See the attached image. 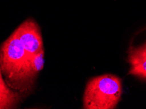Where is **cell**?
<instances>
[{
  "label": "cell",
  "instance_id": "7a4b0ae2",
  "mask_svg": "<svg viewBox=\"0 0 146 109\" xmlns=\"http://www.w3.org/2000/svg\"><path fill=\"white\" fill-rule=\"evenodd\" d=\"M121 80L117 76L104 74L88 81L84 94L86 109H113L121 100Z\"/></svg>",
  "mask_w": 146,
  "mask_h": 109
},
{
  "label": "cell",
  "instance_id": "277c9868",
  "mask_svg": "<svg viewBox=\"0 0 146 109\" xmlns=\"http://www.w3.org/2000/svg\"><path fill=\"white\" fill-rule=\"evenodd\" d=\"M128 61L130 65L129 73L146 80V43L130 48Z\"/></svg>",
  "mask_w": 146,
  "mask_h": 109
},
{
  "label": "cell",
  "instance_id": "3957f363",
  "mask_svg": "<svg viewBox=\"0 0 146 109\" xmlns=\"http://www.w3.org/2000/svg\"><path fill=\"white\" fill-rule=\"evenodd\" d=\"M30 57L44 50L39 25L33 18H28L14 31Z\"/></svg>",
  "mask_w": 146,
  "mask_h": 109
},
{
  "label": "cell",
  "instance_id": "6da1fadb",
  "mask_svg": "<svg viewBox=\"0 0 146 109\" xmlns=\"http://www.w3.org/2000/svg\"><path fill=\"white\" fill-rule=\"evenodd\" d=\"M30 59L14 31L0 48V67L9 86L20 93L31 90L35 80Z\"/></svg>",
  "mask_w": 146,
  "mask_h": 109
},
{
  "label": "cell",
  "instance_id": "8992f818",
  "mask_svg": "<svg viewBox=\"0 0 146 109\" xmlns=\"http://www.w3.org/2000/svg\"><path fill=\"white\" fill-rule=\"evenodd\" d=\"M32 72L34 77L37 76L38 74L43 69L44 65V51L42 50L37 54L33 55L30 59Z\"/></svg>",
  "mask_w": 146,
  "mask_h": 109
},
{
  "label": "cell",
  "instance_id": "5b68a950",
  "mask_svg": "<svg viewBox=\"0 0 146 109\" xmlns=\"http://www.w3.org/2000/svg\"><path fill=\"white\" fill-rule=\"evenodd\" d=\"M20 93L9 87L4 81L0 67V109L17 107L21 101Z\"/></svg>",
  "mask_w": 146,
  "mask_h": 109
}]
</instances>
